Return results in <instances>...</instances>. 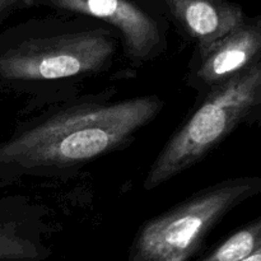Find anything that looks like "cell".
Segmentation results:
<instances>
[{
  "label": "cell",
  "instance_id": "1",
  "mask_svg": "<svg viewBox=\"0 0 261 261\" xmlns=\"http://www.w3.org/2000/svg\"><path fill=\"white\" fill-rule=\"evenodd\" d=\"M155 94H83L40 110L0 142V191L32 178L69 177L122 149L162 112Z\"/></svg>",
  "mask_w": 261,
  "mask_h": 261
},
{
  "label": "cell",
  "instance_id": "2",
  "mask_svg": "<svg viewBox=\"0 0 261 261\" xmlns=\"http://www.w3.org/2000/svg\"><path fill=\"white\" fill-rule=\"evenodd\" d=\"M119 35L105 23L13 28L0 35V89L38 111L81 96L86 82L114 65Z\"/></svg>",
  "mask_w": 261,
  "mask_h": 261
},
{
  "label": "cell",
  "instance_id": "3",
  "mask_svg": "<svg viewBox=\"0 0 261 261\" xmlns=\"http://www.w3.org/2000/svg\"><path fill=\"white\" fill-rule=\"evenodd\" d=\"M261 101V60L201 97L167 140L144 178L150 191L185 172L217 147Z\"/></svg>",
  "mask_w": 261,
  "mask_h": 261
},
{
  "label": "cell",
  "instance_id": "4",
  "mask_svg": "<svg viewBox=\"0 0 261 261\" xmlns=\"http://www.w3.org/2000/svg\"><path fill=\"white\" fill-rule=\"evenodd\" d=\"M260 189V180L237 178L198 191L145 222L127 261H188L219 221Z\"/></svg>",
  "mask_w": 261,
  "mask_h": 261
},
{
  "label": "cell",
  "instance_id": "5",
  "mask_svg": "<svg viewBox=\"0 0 261 261\" xmlns=\"http://www.w3.org/2000/svg\"><path fill=\"white\" fill-rule=\"evenodd\" d=\"M63 12L86 15L116 31L125 56L133 65L154 60L166 50L160 20L132 0H41Z\"/></svg>",
  "mask_w": 261,
  "mask_h": 261
},
{
  "label": "cell",
  "instance_id": "6",
  "mask_svg": "<svg viewBox=\"0 0 261 261\" xmlns=\"http://www.w3.org/2000/svg\"><path fill=\"white\" fill-rule=\"evenodd\" d=\"M260 54L261 25L244 22L209 47L195 50L189 63L186 83L200 99L257 63Z\"/></svg>",
  "mask_w": 261,
  "mask_h": 261
},
{
  "label": "cell",
  "instance_id": "7",
  "mask_svg": "<svg viewBox=\"0 0 261 261\" xmlns=\"http://www.w3.org/2000/svg\"><path fill=\"white\" fill-rule=\"evenodd\" d=\"M53 232L47 206L24 195L0 196V261L47 259Z\"/></svg>",
  "mask_w": 261,
  "mask_h": 261
},
{
  "label": "cell",
  "instance_id": "8",
  "mask_svg": "<svg viewBox=\"0 0 261 261\" xmlns=\"http://www.w3.org/2000/svg\"><path fill=\"white\" fill-rule=\"evenodd\" d=\"M184 32L204 50L244 23L241 8L226 0H166Z\"/></svg>",
  "mask_w": 261,
  "mask_h": 261
},
{
  "label": "cell",
  "instance_id": "9",
  "mask_svg": "<svg viewBox=\"0 0 261 261\" xmlns=\"http://www.w3.org/2000/svg\"><path fill=\"white\" fill-rule=\"evenodd\" d=\"M261 247V218L240 229L200 261H241Z\"/></svg>",
  "mask_w": 261,
  "mask_h": 261
},
{
  "label": "cell",
  "instance_id": "10",
  "mask_svg": "<svg viewBox=\"0 0 261 261\" xmlns=\"http://www.w3.org/2000/svg\"><path fill=\"white\" fill-rule=\"evenodd\" d=\"M33 0H0V23L14 10L32 4Z\"/></svg>",
  "mask_w": 261,
  "mask_h": 261
},
{
  "label": "cell",
  "instance_id": "11",
  "mask_svg": "<svg viewBox=\"0 0 261 261\" xmlns=\"http://www.w3.org/2000/svg\"><path fill=\"white\" fill-rule=\"evenodd\" d=\"M241 261H261V247L260 249H257L255 252H252L251 255H249L247 257H245V259Z\"/></svg>",
  "mask_w": 261,
  "mask_h": 261
},
{
  "label": "cell",
  "instance_id": "12",
  "mask_svg": "<svg viewBox=\"0 0 261 261\" xmlns=\"http://www.w3.org/2000/svg\"><path fill=\"white\" fill-rule=\"evenodd\" d=\"M3 93V92H2V89H0V94H2Z\"/></svg>",
  "mask_w": 261,
  "mask_h": 261
}]
</instances>
